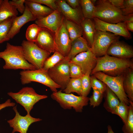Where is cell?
Returning <instances> with one entry per match:
<instances>
[{
    "label": "cell",
    "instance_id": "obj_1",
    "mask_svg": "<svg viewBox=\"0 0 133 133\" xmlns=\"http://www.w3.org/2000/svg\"><path fill=\"white\" fill-rule=\"evenodd\" d=\"M133 69V62L130 59L120 58L106 54L97 57V64L90 75L101 72L107 75L115 76L123 74L128 68Z\"/></svg>",
    "mask_w": 133,
    "mask_h": 133
},
{
    "label": "cell",
    "instance_id": "obj_2",
    "mask_svg": "<svg viewBox=\"0 0 133 133\" xmlns=\"http://www.w3.org/2000/svg\"><path fill=\"white\" fill-rule=\"evenodd\" d=\"M1 58L5 61V64L3 66L5 69L32 70L36 69L25 59L21 46H15L7 43L5 49L0 52Z\"/></svg>",
    "mask_w": 133,
    "mask_h": 133
},
{
    "label": "cell",
    "instance_id": "obj_3",
    "mask_svg": "<svg viewBox=\"0 0 133 133\" xmlns=\"http://www.w3.org/2000/svg\"><path fill=\"white\" fill-rule=\"evenodd\" d=\"M96 4L94 17L110 23L123 22L124 16L121 10L113 6L108 0H98Z\"/></svg>",
    "mask_w": 133,
    "mask_h": 133
},
{
    "label": "cell",
    "instance_id": "obj_4",
    "mask_svg": "<svg viewBox=\"0 0 133 133\" xmlns=\"http://www.w3.org/2000/svg\"><path fill=\"white\" fill-rule=\"evenodd\" d=\"M51 97L59 103L63 109H70L73 108L77 112H82L83 107L87 105L89 101V98L87 97L66 93L62 92L61 90L53 92Z\"/></svg>",
    "mask_w": 133,
    "mask_h": 133
},
{
    "label": "cell",
    "instance_id": "obj_5",
    "mask_svg": "<svg viewBox=\"0 0 133 133\" xmlns=\"http://www.w3.org/2000/svg\"><path fill=\"white\" fill-rule=\"evenodd\" d=\"M7 94L24 107L28 115H30L31 111L36 103L48 97L46 95L38 94L33 88L29 87H24L17 92H8Z\"/></svg>",
    "mask_w": 133,
    "mask_h": 133
},
{
    "label": "cell",
    "instance_id": "obj_6",
    "mask_svg": "<svg viewBox=\"0 0 133 133\" xmlns=\"http://www.w3.org/2000/svg\"><path fill=\"white\" fill-rule=\"evenodd\" d=\"M21 46L25 59L36 69H42L46 60L50 54L38 47L34 43L24 40Z\"/></svg>",
    "mask_w": 133,
    "mask_h": 133
},
{
    "label": "cell",
    "instance_id": "obj_7",
    "mask_svg": "<svg viewBox=\"0 0 133 133\" xmlns=\"http://www.w3.org/2000/svg\"><path fill=\"white\" fill-rule=\"evenodd\" d=\"M20 79L22 84L32 82L41 83L49 87L53 92H57L60 86L51 79L47 72L42 69L23 70L20 73Z\"/></svg>",
    "mask_w": 133,
    "mask_h": 133
},
{
    "label": "cell",
    "instance_id": "obj_8",
    "mask_svg": "<svg viewBox=\"0 0 133 133\" xmlns=\"http://www.w3.org/2000/svg\"><path fill=\"white\" fill-rule=\"evenodd\" d=\"M92 75L104 83L116 95L120 101L129 105L130 101L124 91L123 86V74L112 76L101 72H98Z\"/></svg>",
    "mask_w": 133,
    "mask_h": 133
},
{
    "label": "cell",
    "instance_id": "obj_9",
    "mask_svg": "<svg viewBox=\"0 0 133 133\" xmlns=\"http://www.w3.org/2000/svg\"><path fill=\"white\" fill-rule=\"evenodd\" d=\"M119 37L110 32L96 30L91 50L97 57L102 56L106 54L110 45L119 40Z\"/></svg>",
    "mask_w": 133,
    "mask_h": 133
},
{
    "label": "cell",
    "instance_id": "obj_10",
    "mask_svg": "<svg viewBox=\"0 0 133 133\" xmlns=\"http://www.w3.org/2000/svg\"><path fill=\"white\" fill-rule=\"evenodd\" d=\"M67 57L47 71L51 80L60 87L62 91L66 88L70 78L69 63Z\"/></svg>",
    "mask_w": 133,
    "mask_h": 133
},
{
    "label": "cell",
    "instance_id": "obj_11",
    "mask_svg": "<svg viewBox=\"0 0 133 133\" xmlns=\"http://www.w3.org/2000/svg\"><path fill=\"white\" fill-rule=\"evenodd\" d=\"M13 109L15 113L14 117L7 121L10 126L13 129L12 133L17 132L20 133H27L30 125L32 123L42 120L39 118L32 117L30 115L25 116L21 115L17 111V106H14Z\"/></svg>",
    "mask_w": 133,
    "mask_h": 133
},
{
    "label": "cell",
    "instance_id": "obj_12",
    "mask_svg": "<svg viewBox=\"0 0 133 133\" xmlns=\"http://www.w3.org/2000/svg\"><path fill=\"white\" fill-rule=\"evenodd\" d=\"M93 19L96 30L110 32L128 39L131 37L124 22L112 23L103 21L96 17H94Z\"/></svg>",
    "mask_w": 133,
    "mask_h": 133
},
{
    "label": "cell",
    "instance_id": "obj_13",
    "mask_svg": "<svg viewBox=\"0 0 133 133\" xmlns=\"http://www.w3.org/2000/svg\"><path fill=\"white\" fill-rule=\"evenodd\" d=\"M64 17L58 9L47 16L37 19L35 24L55 34L62 24Z\"/></svg>",
    "mask_w": 133,
    "mask_h": 133
},
{
    "label": "cell",
    "instance_id": "obj_14",
    "mask_svg": "<svg viewBox=\"0 0 133 133\" xmlns=\"http://www.w3.org/2000/svg\"><path fill=\"white\" fill-rule=\"evenodd\" d=\"M97 57L90 49L80 53L69 61V62L79 66L83 74L91 72L97 64Z\"/></svg>",
    "mask_w": 133,
    "mask_h": 133
},
{
    "label": "cell",
    "instance_id": "obj_15",
    "mask_svg": "<svg viewBox=\"0 0 133 133\" xmlns=\"http://www.w3.org/2000/svg\"><path fill=\"white\" fill-rule=\"evenodd\" d=\"M54 40L57 51L64 57L67 56L71 49L72 41L64 21L54 34Z\"/></svg>",
    "mask_w": 133,
    "mask_h": 133
},
{
    "label": "cell",
    "instance_id": "obj_16",
    "mask_svg": "<svg viewBox=\"0 0 133 133\" xmlns=\"http://www.w3.org/2000/svg\"><path fill=\"white\" fill-rule=\"evenodd\" d=\"M34 43L39 48L50 54L57 51L54 34L47 29L41 28Z\"/></svg>",
    "mask_w": 133,
    "mask_h": 133
},
{
    "label": "cell",
    "instance_id": "obj_17",
    "mask_svg": "<svg viewBox=\"0 0 133 133\" xmlns=\"http://www.w3.org/2000/svg\"><path fill=\"white\" fill-rule=\"evenodd\" d=\"M25 10L22 15L14 17L12 26L6 37L5 41L13 38L19 32L21 28L26 23L36 19L27 7L25 5Z\"/></svg>",
    "mask_w": 133,
    "mask_h": 133
},
{
    "label": "cell",
    "instance_id": "obj_18",
    "mask_svg": "<svg viewBox=\"0 0 133 133\" xmlns=\"http://www.w3.org/2000/svg\"><path fill=\"white\" fill-rule=\"evenodd\" d=\"M106 54L120 58L130 59L133 57V50L130 46L118 40L110 45Z\"/></svg>",
    "mask_w": 133,
    "mask_h": 133
},
{
    "label": "cell",
    "instance_id": "obj_19",
    "mask_svg": "<svg viewBox=\"0 0 133 133\" xmlns=\"http://www.w3.org/2000/svg\"><path fill=\"white\" fill-rule=\"evenodd\" d=\"M58 8L66 18L80 25L84 18L81 10L78 8H73L68 5L65 0H56Z\"/></svg>",
    "mask_w": 133,
    "mask_h": 133
},
{
    "label": "cell",
    "instance_id": "obj_20",
    "mask_svg": "<svg viewBox=\"0 0 133 133\" xmlns=\"http://www.w3.org/2000/svg\"><path fill=\"white\" fill-rule=\"evenodd\" d=\"M24 3L36 19L45 17L54 11L48 7L34 2L31 0H25Z\"/></svg>",
    "mask_w": 133,
    "mask_h": 133
},
{
    "label": "cell",
    "instance_id": "obj_21",
    "mask_svg": "<svg viewBox=\"0 0 133 133\" xmlns=\"http://www.w3.org/2000/svg\"><path fill=\"white\" fill-rule=\"evenodd\" d=\"M90 47L86 39L81 36L72 42L70 51L66 57L70 60L78 54L90 49Z\"/></svg>",
    "mask_w": 133,
    "mask_h": 133
},
{
    "label": "cell",
    "instance_id": "obj_22",
    "mask_svg": "<svg viewBox=\"0 0 133 133\" xmlns=\"http://www.w3.org/2000/svg\"><path fill=\"white\" fill-rule=\"evenodd\" d=\"M80 25L83 29V37L87 40L91 48L96 31L94 21L93 19L84 18Z\"/></svg>",
    "mask_w": 133,
    "mask_h": 133
},
{
    "label": "cell",
    "instance_id": "obj_23",
    "mask_svg": "<svg viewBox=\"0 0 133 133\" xmlns=\"http://www.w3.org/2000/svg\"><path fill=\"white\" fill-rule=\"evenodd\" d=\"M104 93L103 106L107 111L113 114L119 104L120 101L116 95L107 86Z\"/></svg>",
    "mask_w": 133,
    "mask_h": 133
},
{
    "label": "cell",
    "instance_id": "obj_24",
    "mask_svg": "<svg viewBox=\"0 0 133 133\" xmlns=\"http://www.w3.org/2000/svg\"><path fill=\"white\" fill-rule=\"evenodd\" d=\"M123 86L130 101L133 102V69L129 68L123 73Z\"/></svg>",
    "mask_w": 133,
    "mask_h": 133
},
{
    "label": "cell",
    "instance_id": "obj_25",
    "mask_svg": "<svg viewBox=\"0 0 133 133\" xmlns=\"http://www.w3.org/2000/svg\"><path fill=\"white\" fill-rule=\"evenodd\" d=\"M18 14L17 9L8 0H2L0 4V22L9 18L17 16Z\"/></svg>",
    "mask_w": 133,
    "mask_h": 133
},
{
    "label": "cell",
    "instance_id": "obj_26",
    "mask_svg": "<svg viewBox=\"0 0 133 133\" xmlns=\"http://www.w3.org/2000/svg\"><path fill=\"white\" fill-rule=\"evenodd\" d=\"M63 21L72 42L75 39L82 36L83 31L81 25L64 17Z\"/></svg>",
    "mask_w": 133,
    "mask_h": 133
},
{
    "label": "cell",
    "instance_id": "obj_27",
    "mask_svg": "<svg viewBox=\"0 0 133 133\" xmlns=\"http://www.w3.org/2000/svg\"><path fill=\"white\" fill-rule=\"evenodd\" d=\"M62 91L67 94L75 92L79 95L81 96V78H70L66 87Z\"/></svg>",
    "mask_w": 133,
    "mask_h": 133
},
{
    "label": "cell",
    "instance_id": "obj_28",
    "mask_svg": "<svg viewBox=\"0 0 133 133\" xmlns=\"http://www.w3.org/2000/svg\"><path fill=\"white\" fill-rule=\"evenodd\" d=\"M81 10L84 18L93 19L95 5L90 0H80Z\"/></svg>",
    "mask_w": 133,
    "mask_h": 133
},
{
    "label": "cell",
    "instance_id": "obj_29",
    "mask_svg": "<svg viewBox=\"0 0 133 133\" xmlns=\"http://www.w3.org/2000/svg\"><path fill=\"white\" fill-rule=\"evenodd\" d=\"M65 57L58 51H55L52 55L46 60L42 69L47 72Z\"/></svg>",
    "mask_w": 133,
    "mask_h": 133
},
{
    "label": "cell",
    "instance_id": "obj_30",
    "mask_svg": "<svg viewBox=\"0 0 133 133\" xmlns=\"http://www.w3.org/2000/svg\"><path fill=\"white\" fill-rule=\"evenodd\" d=\"M14 17L9 18L0 22V44L5 41L12 26Z\"/></svg>",
    "mask_w": 133,
    "mask_h": 133
},
{
    "label": "cell",
    "instance_id": "obj_31",
    "mask_svg": "<svg viewBox=\"0 0 133 133\" xmlns=\"http://www.w3.org/2000/svg\"><path fill=\"white\" fill-rule=\"evenodd\" d=\"M41 28L36 24L29 25L27 29L25 34L27 40L35 43Z\"/></svg>",
    "mask_w": 133,
    "mask_h": 133
},
{
    "label": "cell",
    "instance_id": "obj_32",
    "mask_svg": "<svg viewBox=\"0 0 133 133\" xmlns=\"http://www.w3.org/2000/svg\"><path fill=\"white\" fill-rule=\"evenodd\" d=\"M122 131L123 133H133V102L130 101L127 122L122 127Z\"/></svg>",
    "mask_w": 133,
    "mask_h": 133
},
{
    "label": "cell",
    "instance_id": "obj_33",
    "mask_svg": "<svg viewBox=\"0 0 133 133\" xmlns=\"http://www.w3.org/2000/svg\"><path fill=\"white\" fill-rule=\"evenodd\" d=\"M91 73L88 72L81 78V96L87 97L90 92L91 88L90 80Z\"/></svg>",
    "mask_w": 133,
    "mask_h": 133
},
{
    "label": "cell",
    "instance_id": "obj_34",
    "mask_svg": "<svg viewBox=\"0 0 133 133\" xmlns=\"http://www.w3.org/2000/svg\"><path fill=\"white\" fill-rule=\"evenodd\" d=\"M129 110V106L123 102H120L113 112V114L118 116L122 119L124 124L126 123L128 117Z\"/></svg>",
    "mask_w": 133,
    "mask_h": 133
},
{
    "label": "cell",
    "instance_id": "obj_35",
    "mask_svg": "<svg viewBox=\"0 0 133 133\" xmlns=\"http://www.w3.org/2000/svg\"><path fill=\"white\" fill-rule=\"evenodd\" d=\"M90 80L91 87L93 90L104 93L107 87L104 83L93 75L90 76Z\"/></svg>",
    "mask_w": 133,
    "mask_h": 133
},
{
    "label": "cell",
    "instance_id": "obj_36",
    "mask_svg": "<svg viewBox=\"0 0 133 133\" xmlns=\"http://www.w3.org/2000/svg\"><path fill=\"white\" fill-rule=\"evenodd\" d=\"M103 94L99 91L93 90L92 95L89 98L90 106L93 108L99 106L102 101Z\"/></svg>",
    "mask_w": 133,
    "mask_h": 133
},
{
    "label": "cell",
    "instance_id": "obj_37",
    "mask_svg": "<svg viewBox=\"0 0 133 133\" xmlns=\"http://www.w3.org/2000/svg\"><path fill=\"white\" fill-rule=\"evenodd\" d=\"M69 64L70 78H81L84 74L83 73L80 67L78 65L70 63L69 62Z\"/></svg>",
    "mask_w": 133,
    "mask_h": 133
},
{
    "label": "cell",
    "instance_id": "obj_38",
    "mask_svg": "<svg viewBox=\"0 0 133 133\" xmlns=\"http://www.w3.org/2000/svg\"><path fill=\"white\" fill-rule=\"evenodd\" d=\"M121 10L123 16L133 14V0H124V7Z\"/></svg>",
    "mask_w": 133,
    "mask_h": 133
},
{
    "label": "cell",
    "instance_id": "obj_39",
    "mask_svg": "<svg viewBox=\"0 0 133 133\" xmlns=\"http://www.w3.org/2000/svg\"><path fill=\"white\" fill-rule=\"evenodd\" d=\"M34 2L47 5L53 10L58 9L55 0H31Z\"/></svg>",
    "mask_w": 133,
    "mask_h": 133
},
{
    "label": "cell",
    "instance_id": "obj_40",
    "mask_svg": "<svg viewBox=\"0 0 133 133\" xmlns=\"http://www.w3.org/2000/svg\"><path fill=\"white\" fill-rule=\"evenodd\" d=\"M25 0H12L9 1L10 3L15 6L21 14L24 13L25 6L24 5Z\"/></svg>",
    "mask_w": 133,
    "mask_h": 133
},
{
    "label": "cell",
    "instance_id": "obj_41",
    "mask_svg": "<svg viewBox=\"0 0 133 133\" xmlns=\"http://www.w3.org/2000/svg\"><path fill=\"white\" fill-rule=\"evenodd\" d=\"M114 6L120 10L124 7V0H108Z\"/></svg>",
    "mask_w": 133,
    "mask_h": 133
},
{
    "label": "cell",
    "instance_id": "obj_42",
    "mask_svg": "<svg viewBox=\"0 0 133 133\" xmlns=\"http://www.w3.org/2000/svg\"><path fill=\"white\" fill-rule=\"evenodd\" d=\"M65 1L67 4L73 8H78L80 5V0H66Z\"/></svg>",
    "mask_w": 133,
    "mask_h": 133
},
{
    "label": "cell",
    "instance_id": "obj_43",
    "mask_svg": "<svg viewBox=\"0 0 133 133\" xmlns=\"http://www.w3.org/2000/svg\"><path fill=\"white\" fill-rule=\"evenodd\" d=\"M15 103L11 102L10 99L7 100L5 102L2 103H0V111L2 109L9 107H14Z\"/></svg>",
    "mask_w": 133,
    "mask_h": 133
},
{
    "label": "cell",
    "instance_id": "obj_44",
    "mask_svg": "<svg viewBox=\"0 0 133 133\" xmlns=\"http://www.w3.org/2000/svg\"><path fill=\"white\" fill-rule=\"evenodd\" d=\"M127 21L133 22V14L123 16V22Z\"/></svg>",
    "mask_w": 133,
    "mask_h": 133
},
{
    "label": "cell",
    "instance_id": "obj_45",
    "mask_svg": "<svg viewBox=\"0 0 133 133\" xmlns=\"http://www.w3.org/2000/svg\"><path fill=\"white\" fill-rule=\"evenodd\" d=\"M128 30L131 32H133V22L127 21L124 22Z\"/></svg>",
    "mask_w": 133,
    "mask_h": 133
},
{
    "label": "cell",
    "instance_id": "obj_46",
    "mask_svg": "<svg viewBox=\"0 0 133 133\" xmlns=\"http://www.w3.org/2000/svg\"><path fill=\"white\" fill-rule=\"evenodd\" d=\"M108 132L107 133H115L111 127L109 125L107 126Z\"/></svg>",
    "mask_w": 133,
    "mask_h": 133
},
{
    "label": "cell",
    "instance_id": "obj_47",
    "mask_svg": "<svg viewBox=\"0 0 133 133\" xmlns=\"http://www.w3.org/2000/svg\"><path fill=\"white\" fill-rule=\"evenodd\" d=\"M2 1V0H0V4L1 3Z\"/></svg>",
    "mask_w": 133,
    "mask_h": 133
},
{
    "label": "cell",
    "instance_id": "obj_48",
    "mask_svg": "<svg viewBox=\"0 0 133 133\" xmlns=\"http://www.w3.org/2000/svg\"></svg>",
    "mask_w": 133,
    "mask_h": 133
}]
</instances>
